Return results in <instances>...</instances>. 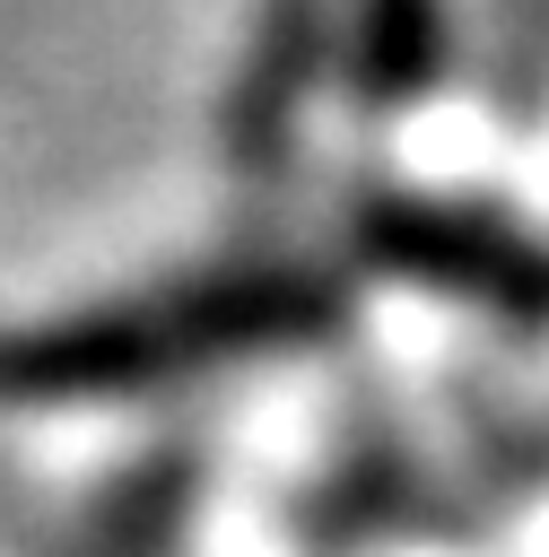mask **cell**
Here are the masks:
<instances>
[{
  "label": "cell",
  "mask_w": 549,
  "mask_h": 557,
  "mask_svg": "<svg viewBox=\"0 0 549 557\" xmlns=\"http://www.w3.org/2000/svg\"><path fill=\"white\" fill-rule=\"evenodd\" d=\"M349 322H357V296L340 270L244 252V261L166 278L148 296H113V305H78V313L0 331V400L9 409L139 400V392H174V383H200L227 366L322 348Z\"/></svg>",
  "instance_id": "cell-1"
},
{
  "label": "cell",
  "mask_w": 549,
  "mask_h": 557,
  "mask_svg": "<svg viewBox=\"0 0 549 557\" xmlns=\"http://www.w3.org/2000/svg\"><path fill=\"white\" fill-rule=\"evenodd\" d=\"M340 235H349V261L375 278L444 296L497 331H549V235L488 191L375 183L349 200Z\"/></svg>",
  "instance_id": "cell-2"
},
{
  "label": "cell",
  "mask_w": 549,
  "mask_h": 557,
  "mask_svg": "<svg viewBox=\"0 0 549 557\" xmlns=\"http://www.w3.org/2000/svg\"><path fill=\"white\" fill-rule=\"evenodd\" d=\"M209 505V444L174 435V444H148L139 461H122L87 513H78V557H183L192 522Z\"/></svg>",
  "instance_id": "cell-4"
},
{
  "label": "cell",
  "mask_w": 549,
  "mask_h": 557,
  "mask_svg": "<svg viewBox=\"0 0 549 557\" xmlns=\"http://www.w3.org/2000/svg\"><path fill=\"white\" fill-rule=\"evenodd\" d=\"M340 70V26L322 9H270L218 96V157L244 183H270L296 157V131L322 96V78Z\"/></svg>",
  "instance_id": "cell-3"
},
{
  "label": "cell",
  "mask_w": 549,
  "mask_h": 557,
  "mask_svg": "<svg viewBox=\"0 0 549 557\" xmlns=\"http://www.w3.org/2000/svg\"><path fill=\"white\" fill-rule=\"evenodd\" d=\"M453 70V17L444 9H418V0H375L366 17L340 26V96L383 122V113H410L444 87Z\"/></svg>",
  "instance_id": "cell-5"
}]
</instances>
